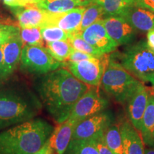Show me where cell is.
<instances>
[{"instance_id": "cell-18", "label": "cell", "mask_w": 154, "mask_h": 154, "mask_svg": "<svg viewBox=\"0 0 154 154\" xmlns=\"http://www.w3.org/2000/svg\"><path fill=\"white\" fill-rule=\"evenodd\" d=\"M77 124L74 120L68 119L59 124L49 138V142L54 151L57 154H63L72 138L75 126Z\"/></svg>"}, {"instance_id": "cell-23", "label": "cell", "mask_w": 154, "mask_h": 154, "mask_svg": "<svg viewBox=\"0 0 154 154\" xmlns=\"http://www.w3.org/2000/svg\"><path fill=\"white\" fill-rule=\"evenodd\" d=\"M103 17H105L103 8L99 4L91 2L89 5L86 6L84 11L79 28V33L94 22L103 19Z\"/></svg>"}, {"instance_id": "cell-6", "label": "cell", "mask_w": 154, "mask_h": 154, "mask_svg": "<svg viewBox=\"0 0 154 154\" xmlns=\"http://www.w3.org/2000/svg\"><path fill=\"white\" fill-rule=\"evenodd\" d=\"M65 64L66 62H60L54 59L43 47L25 45L22 49L20 68L29 74L41 76L57 70Z\"/></svg>"}, {"instance_id": "cell-15", "label": "cell", "mask_w": 154, "mask_h": 154, "mask_svg": "<svg viewBox=\"0 0 154 154\" xmlns=\"http://www.w3.org/2000/svg\"><path fill=\"white\" fill-rule=\"evenodd\" d=\"M21 28L43 27L47 22L49 12L40 9L36 5H28L12 8Z\"/></svg>"}, {"instance_id": "cell-21", "label": "cell", "mask_w": 154, "mask_h": 154, "mask_svg": "<svg viewBox=\"0 0 154 154\" xmlns=\"http://www.w3.org/2000/svg\"><path fill=\"white\" fill-rule=\"evenodd\" d=\"M101 6L105 17L120 16L128 7L134 5V0H92Z\"/></svg>"}, {"instance_id": "cell-22", "label": "cell", "mask_w": 154, "mask_h": 154, "mask_svg": "<svg viewBox=\"0 0 154 154\" xmlns=\"http://www.w3.org/2000/svg\"><path fill=\"white\" fill-rule=\"evenodd\" d=\"M106 145L115 154H124L122 139L119 125L111 124L103 134Z\"/></svg>"}, {"instance_id": "cell-12", "label": "cell", "mask_w": 154, "mask_h": 154, "mask_svg": "<svg viewBox=\"0 0 154 154\" xmlns=\"http://www.w3.org/2000/svg\"><path fill=\"white\" fill-rule=\"evenodd\" d=\"M149 93L147 88L140 82L126 103L129 121L139 132L142 126V119L149 101Z\"/></svg>"}, {"instance_id": "cell-34", "label": "cell", "mask_w": 154, "mask_h": 154, "mask_svg": "<svg viewBox=\"0 0 154 154\" xmlns=\"http://www.w3.org/2000/svg\"><path fill=\"white\" fill-rule=\"evenodd\" d=\"M53 152L54 150L52 149V147H51L49 138V139L46 141V143L42 146L41 149L38 150V151L34 154H53Z\"/></svg>"}, {"instance_id": "cell-9", "label": "cell", "mask_w": 154, "mask_h": 154, "mask_svg": "<svg viewBox=\"0 0 154 154\" xmlns=\"http://www.w3.org/2000/svg\"><path fill=\"white\" fill-rule=\"evenodd\" d=\"M112 116L102 111L78 122L73 133L72 140H94L103 134L105 130L113 124Z\"/></svg>"}, {"instance_id": "cell-7", "label": "cell", "mask_w": 154, "mask_h": 154, "mask_svg": "<svg viewBox=\"0 0 154 154\" xmlns=\"http://www.w3.org/2000/svg\"><path fill=\"white\" fill-rule=\"evenodd\" d=\"M110 60L109 54L102 57L76 63L66 62L65 66L77 79L88 86H99L101 79Z\"/></svg>"}, {"instance_id": "cell-37", "label": "cell", "mask_w": 154, "mask_h": 154, "mask_svg": "<svg viewBox=\"0 0 154 154\" xmlns=\"http://www.w3.org/2000/svg\"><path fill=\"white\" fill-rule=\"evenodd\" d=\"M144 154H154V146L153 147H149L145 149V153Z\"/></svg>"}, {"instance_id": "cell-2", "label": "cell", "mask_w": 154, "mask_h": 154, "mask_svg": "<svg viewBox=\"0 0 154 154\" xmlns=\"http://www.w3.org/2000/svg\"><path fill=\"white\" fill-rule=\"evenodd\" d=\"M38 96L19 83L0 86V130L32 119L42 109Z\"/></svg>"}, {"instance_id": "cell-39", "label": "cell", "mask_w": 154, "mask_h": 154, "mask_svg": "<svg viewBox=\"0 0 154 154\" xmlns=\"http://www.w3.org/2000/svg\"><path fill=\"white\" fill-rule=\"evenodd\" d=\"M83 1H92V0H83Z\"/></svg>"}, {"instance_id": "cell-26", "label": "cell", "mask_w": 154, "mask_h": 154, "mask_svg": "<svg viewBox=\"0 0 154 154\" xmlns=\"http://www.w3.org/2000/svg\"><path fill=\"white\" fill-rule=\"evenodd\" d=\"M19 36L24 46H44V39L40 27L21 28Z\"/></svg>"}, {"instance_id": "cell-16", "label": "cell", "mask_w": 154, "mask_h": 154, "mask_svg": "<svg viewBox=\"0 0 154 154\" xmlns=\"http://www.w3.org/2000/svg\"><path fill=\"white\" fill-rule=\"evenodd\" d=\"M136 30L149 32L154 29V12L149 9L133 5L120 15Z\"/></svg>"}, {"instance_id": "cell-38", "label": "cell", "mask_w": 154, "mask_h": 154, "mask_svg": "<svg viewBox=\"0 0 154 154\" xmlns=\"http://www.w3.org/2000/svg\"><path fill=\"white\" fill-rule=\"evenodd\" d=\"M29 5H36L41 0H25Z\"/></svg>"}, {"instance_id": "cell-4", "label": "cell", "mask_w": 154, "mask_h": 154, "mask_svg": "<svg viewBox=\"0 0 154 154\" xmlns=\"http://www.w3.org/2000/svg\"><path fill=\"white\" fill-rule=\"evenodd\" d=\"M119 63L138 80L154 87V50L145 40L128 46L119 56Z\"/></svg>"}, {"instance_id": "cell-25", "label": "cell", "mask_w": 154, "mask_h": 154, "mask_svg": "<svg viewBox=\"0 0 154 154\" xmlns=\"http://www.w3.org/2000/svg\"><path fill=\"white\" fill-rule=\"evenodd\" d=\"M63 154H99L93 140H72Z\"/></svg>"}, {"instance_id": "cell-33", "label": "cell", "mask_w": 154, "mask_h": 154, "mask_svg": "<svg viewBox=\"0 0 154 154\" xmlns=\"http://www.w3.org/2000/svg\"><path fill=\"white\" fill-rule=\"evenodd\" d=\"M134 4L154 12V0H134Z\"/></svg>"}, {"instance_id": "cell-36", "label": "cell", "mask_w": 154, "mask_h": 154, "mask_svg": "<svg viewBox=\"0 0 154 154\" xmlns=\"http://www.w3.org/2000/svg\"><path fill=\"white\" fill-rule=\"evenodd\" d=\"M2 71H3V52L2 47H0V83L2 82Z\"/></svg>"}, {"instance_id": "cell-17", "label": "cell", "mask_w": 154, "mask_h": 154, "mask_svg": "<svg viewBox=\"0 0 154 154\" xmlns=\"http://www.w3.org/2000/svg\"><path fill=\"white\" fill-rule=\"evenodd\" d=\"M124 154H144V143L140 132L133 126L131 121H125L121 126Z\"/></svg>"}, {"instance_id": "cell-27", "label": "cell", "mask_w": 154, "mask_h": 154, "mask_svg": "<svg viewBox=\"0 0 154 154\" xmlns=\"http://www.w3.org/2000/svg\"><path fill=\"white\" fill-rule=\"evenodd\" d=\"M68 42L71 44L73 49L78 50V51L89 54L97 58L101 57L103 55V54H101L98 50H96L95 48L92 47L91 45L87 43L81 36L79 33L70 34Z\"/></svg>"}, {"instance_id": "cell-29", "label": "cell", "mask_w": 154, "mask_h": 154, "mask_svg": "<svg viewBox=\"0 0 154 154\" xmlns=\"http://www.w3.org/2000/svg\"><path fill=\"white\" fill-rule=\"evenodd\" d=\"M20 29L14 25L0 23V47L15 36L19 35Z\"/></svg>"}, {"instance_id": "cell-11", "label": "cell", "mask_w": 154, "mask_h": 154, "mask_svg": "<svg viewBox=\"0 0 154 154\" xmlns=\"http://www.w3.org/2000/svg\"><path fill=\"white\" fill-rule=\"evenodd\" d=\"M108 34L118 45L129 44L134 41L136 30L121 16H109L102 19Z\"/></svg>"}, {"instance_id": "cell-5", "label": "cell", "mask_w": 154, "mask_h": 154, "mask_svg": "<svg viewBox=\"0 0 154 154\" xmlns=\"http://www.w3.org/2000/svg\"><path fill=\"white\" fill-rule=\"evenodd\" d=\"M140 83L112 55L110 56L101 82L102 88L108 94L119 103L125 104Z\"/></svg>"}, {"instance_id": "cell-1", "label": "cell", "mask_w": 154, "mask_h": 154, "mask_svg": "<svg viewBox=\"0 0 154 154\" xmlns=\"http://www.w3.org/2000/svg\"><path fill=\"white\" fill-rule=\"evenodd\" d=\"M88 86L63 68L41 75L34 84L42 106L58 124L69 119L75 103Z\"/></svg>"}, {"instance_id": "cell-32", "label": "cell", "mask_w": 154, "mask_h": 154, "mask_svg": "<svg viewBox=\"0 0 154 154\" xmlns=\"http://www.w3.org/2000/svg\"><path fill=\"white\" fill-rule=\"evenodd\" d=\"M3 2L5 5L11 8L22 7L29 5L25 0H3Z\"/></svg>"}, {"instance_id": "cell-31", "label": "cell", "mask_w": 154, "mask_h": 154, "mask_svg": "<svg viewBox=\"0 0 154 154\" xmlns=\"http://www.w3.org/2000/svg\"><path fill=\"white\" fill-rule=\"evenodd\" d=\"M99 154H115L106 144L103 135L93 140Z\"/></svg>"}, {"instance_id": "cell-14", "label": "cell", "mask_w": 154, "mask_h": 154, "mask_svg": "<svg viewBox=\"0 0 154 154\" xmlns=\"http://www.w3.org/2000/svg\"><path fill=\"white\" fill-rule=\"evenodd\" d=\"M24 44L20 36H15L2 46L3 71L2 82L7 80L20 63Z\"/></svg>"}, {"instance_id": "cell-24", "label": "cell", "mask_w": 154, "mask_h": 154, "mask_svg": "<svg viewBox=\"0 0 154 154\" xmlns=\"http://www.w3.org/2000/svg\"><path fill=\"white\" fill-rule=\"evenodd\" d=\"M46 49L56 60L65 62L68 59L73 48L68 41H56L47 42Z\"/></svg>"}, {"instance_id": "cell-35", "label": "cell", "mask_w": 154, "mask_h": 154, "mask_svg": "<svg viewBox=\"0 0 154 154\" xmlns=\"http://www.w3.org/2000/svg\"><path fill=\"white\" fill-rule=\"evenodd\" d=\"M147 44L151 49L154 50V29L149 31L147 33Z\"/></svg>"}, {"instance_id": "cell-10", "label": "cell", "mask_w": 154, "mask_h": 154, "mask_svg": "<svg viewBox=\"0 0 154 154\" xmlns=\"http://www.w3.org/2000/svg\"><path fill=\"white\" fill-rule=\"evenodd\" d=\"M79 34L87 43L103 54L113 52L119 46L108 34L102 19L94 22Z\"/></svg>"}, {"instance_id": "cell-3", "label": "cell", "mask_w": 154, "mask_h": 154, "mask_svg": "<svg viewBox=\"0 0 154 154\" xmlns=\"http://www.w3.org/2000/svg\"><path fill=\"white\" fill-rule=\"evenodd\" d=\"M54 130L43 119H34L0 132V154H34Z\"/></svg>"}, {"instance_id": "cell-13", "label": "cell", "mask_w": 154, "mask_h": 154, "mask_svg": "<svg viewBox=\"0 0 154 154\" xmlns=\"http://www.w3.org/2000/svg\"><path fill=\"white\" fill-rule=\"evenodd\" d=\"M86 7H79L63 13H49L47 26H54L61 28L69 34L79 33V28Z\"/></svg>"}, {"instance_id": "cell-19", "label": "cell", "mask_w": 154, "mask_h": 154, "mask_svg": "<svg viewBox=\"0 0 154 154\" xmlns=\"http://www.w3.org/2000/svg\"><path fill=\"white\" fill-rule=\"evenodd\" d=\"M143 143L149 147L154 146V94H149L140 131Z\"/></svg>"}, {"instance_id": "cell-20", "label": "cell", "mask_w": 154, "mask_h": 154, "mask_svg": "<svg viewBox=\"0 0 154 154\" xmlns=\"http://www.w3.org/2000/svg\"><path fill=\"white\" fill-rule=\"evenodd\" d=\"M92 1L83 0H41L36 6L49 13H63L79 7H86Z\"/></svg>"}, {"instance_id": "cell-8", "label": "cell", "mask_w": 154, "mask_h": 154, "mask_svg": "<svg viewBox=\"0 0 154 154\" xmlns=\"http://www.w3.org/2000/svg\"><path fill=\"white\" fill-rule=\"evenodd\" d=\"M97 87L99 86L88 88L86 93L75 103L69 119L78 123L106 109L109 101L101 96Z\"/></svg>"}, {"instance_id": "cell-30", "label": "cell", "mask_w": 154, "mask_h": 154, "mask_svg": "<svg viewBox=\"0 0 154 154\" xmlns=\"http://www.w3.org/2000/svg\"><path fill=\"white\" fill-rule=\"evenodd\" d=\"M95 58V57L92 56L89 54L82 52V51H78L74 49H72L71 51L70 55L68 58V61L67 62H72V63H76L79 62V61L88 60V59H91Z\"/></svg>"}, {"instance_id": "cell-28", "label": "cell", "mask_w": 154, "mask_h": 154, "mask_svg": "<svg viewBox=\"0 0 154 154\" xmlns=\"http://www.w3.org/2000/svg\"><path fill=\"white\" fill-rule=\"evenodd\" d=\"M41 33L44 41L47 42L56 41H68L70 34L54 26H47L41 27Z\"/></svg>"}]
</instances>
